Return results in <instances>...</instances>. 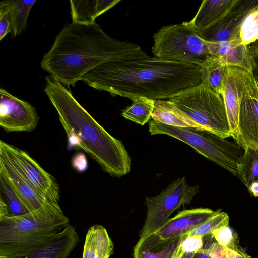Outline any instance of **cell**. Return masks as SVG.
I'll return each mask as SVG.
<instances>
[{"mask_svg": "<svg viewBox=\"0 0 258 258\" xmlns=\"http://www.w3.org/2000/svg\"><path fill=\"white\" fill-rule=\"evenodd\" d=\"M149 131L151 135L164 134L181 141L237 177V166L244 150L236 142L206 130L172 126L153 120L149 123Z\"/></svg>", "mask_w": 258, "mask_h": 258, "instance_id": "cell-5", "label": "cell"}, {"mask_svg": "<svg viewBox=\"0 0 258 258\" xmlns=\"http://www.w3.org/2000/svg\"><path fill=\"white\" fill-rule=\"evenodd\" d=\"M231 137L236 133L241 99V83L238 68L228 67L222 93Z\"/></svg>", "mask_w": 258, "mask_h": 258, "instance_id": "cell-14", "label": "cell"}, {"mask_svg": "<svg viewBox=\"0 0 258 258\" xmlns=\"http://www.w3.org/2000/svg\"><path fill=\"white\" fill-rule=\"evenodd\" d=\"M79 240L75 228L69 224L50 243L25 258H68Z\"/></svg>", "mask_w": 258, "mask_h": 258, "instance_id": "cell-16", "label": "cell"}, {"mask_svg": "<svg viewBox=\"0 0 258 258\" xmlns=\"http://www.w3.org/2000/svg\"><path fill=\"white\" fill-rule=\"evenodd\" d=\"M59 204L0 218V258H25L50 243L68 225Z\"/></svg>", "mask_w": 258, "mask_h": 258, "instance_id": "cell-4", "label": "cell"}, {"mask_svg": "<svg viewBox=\"0 0 258 258\" xmlns=\"http://www.w3.org/2000/svg\"><path fill=\"white\" fill-rule=\"evenodd\" d=\"M192 258H210L209 256L206 247H204L201 250L195 252Z\"/></svg>", "mask_w": 258, "mask_h": 258, "instance_id": "cell-34", "label": "cell"}, {"mask_svg": "<svg viewBox=\"0 0 258 258\" xmlns=\"http://www.w3.org/2000/svg\"><path fill=\"white\" fill-rule=\"evenodd\" d=\"M120 0L70 1L72 22L81 24L95 22V19L111 9Z\"/></svg>", "mask_w": 258, "mask_h": 258, "instance_id": "cell-19", "label": "cell"}, {"mask_svg": "<svg viewBox=\"0 0 258 258\" xmlns=\"http://www.w3.org/2000/svg\"><path fill=\"white\" fill-rule=\"evenodd\" d=\"M240 38L243 45L248 44L258 38V10L248 15L242 22Z\"/></svg>", "mask_w": 258, "mask_h": 258, "instance_id": "cell-26", "label": "cell"}, {"mask_svg": "<svg viewBox=\"0 0 258 258\" xmlns=\"http://www.w3.org/2000/svg\"><path fill=\"white\" fill-rule=\"evenodd\" d=\"M10 215L7 204L4 200L2 195L0 197V218Z\"/></svg>", "mask_w": 258, "mask_h": 258, "instance_id": "cell-33", "label": "cell"}, {"mask_svg": "<svg viewBox=\"0 0 258 258\" xmlns=\"http://www.w3.org/2000/svg\"><path fill=\"white\" fill-rule=\"evenodd\" d=\"M206 248L210 258H227L225 248L215 240L206 246Z\"/></svg>", "mask_w": 258, "mask_h": 258, "instance_id": "cell-31", "label": "cell"}, {"mask_svg": "<svg viewBox=\"0 0 258 258\" xmlns=\"http://www.w3.org/2000/svg\"><path fill=\"white\" fill-rule=\"evenodd\" d=\"M113 248L106 229L101 225H95L87 233L82 258H109Z\"/></svg>", "mask_w": 258, "mask_h": 258, "instance_id": "cell-18", "label": "cell"}, {"mask_svg": "<svg viewBox=\"0 0 258 258\" xmlns=\"http://www.w3.org/2000/svg\"><path fill=\"white\" fill-rule=\"evenodd\" d=\"M241 81V99L233 138L244 150H258V84L249 72L242 74Z\"/></svg>", "mask_w": 258, "mask_h": 258, "instance_id": "cell-9", "label": "cell"}, {"mask_svg": "<svg viewBox=\"0 0 258 258\" xmlns=\"http://www.w3.org/2000/svg\"><path fill=\"white\" fill-rule=\"evenodd\" d=\"M82 81L112 96L131 99L143 96L157 100L202 82L200 67L156 57L129 61H111L86 73Z\"/></svg>", "mask_w": 258, "mask_h": 258, "instance_id": "cell-2", "label": "cell"}, {"mask_svg": "<svg viewBox=\"0 0 258 258\" xmlns=\"http://www.w3.org/2000/svg\"><path fill=\"white\" fill-rule=\"evenodd\" d=\"M237 166V177L251 195L258 197V150L246 148Z\"/></svg>", "mask_w": 258, "mask_h": 258, "instance_id": "cell-21", "label": "cell"}, {"mask_svg": "<svg viewBox=\"0 0 258 258\" xmlns=\"http://www.w3.org/2000/svg\"><path fill=\"white\" fill-rule=\"evenodd\" d=\"M185 236L168 241L160 240L153 233L140 238L134 249V257L169 258L180 246Z\"/></svg>", "mask_w": 258, "mask_h": 258, "instance_id": "cell-15", "label": "cell"}, {"mask_svg": "<svg viewBox=\"0 0 258 258\" xmlns=\"http://www.w3.org/2000/svg\"><path fill=\"white\" fill-rule=\"evenodd\" d=\"M220 210L198 208L181 211L153 233L163 241L178 238L193 231Z\"/></svg>", "mask_w": 258, "mask_h": 258, "instance_id": "cell-12", "label": "cell"}, {"mask_svg": "<svg viewBox=\"0 0 258 258\" xmlns=\"http://www.w3.org/2000/svg\"><path fill=\"white\" fill-rule=\"evenodd\" d=\"M0 189L6 199L10 216H18L30 213L20 197L1 177Z\"/></svg>", "mask_w": 258, "mask_h": 258, "instance_id": "cell-24", "label": "cell"}, {"mask_svg": "<svg viewBox=\"0 0 258 258\" xmlns=\"http://www.w3.org/2000/svg\"><path fill=\"white\" fill-rule=\"evenodd\" d=\"M12 31V22L8 12L0 8V40Z\"/></svg>", "mask_w": 258, "mask_h": 258, "instance_id": "cell-29", "label": "cell"}, {"mask_svg": "<svg viewBox=\"0 0 258 258\" xmlns=\"http://www.w3.org/2000/svg\"><path fill=\"white\" fill-rule=\"evenodd\" d=\"M0 177L11 186L30 212L51 204H58L45 198L34 189L2 149H0Z\"/></svg>", "mask_w": 258, "mask_h": 258, "instance_id": "cell-13", "label": "cell"}, {"mask_svg": "<svg viewBox=\"0 0 258 258\" xmlns=\"http://www.w3.org/2000/svg\"><path fill=\"white\" fill-rule=\"evenodd\" d=\"M73 167L78 172H83L88 168V161L86 156L83 152L76 153L72 160Z\"/></svg>", "mask_w": 258, "mask_h": 258, "instance_id": "cell-30", "label": "cell"}, {"mask_svg": "<svg viewBox=\"0 0 258 258\" xmlns=\"http://www.w3.org/2000/svg\"><path fill=\"white\" fill-rule=\"evenodd\" d=\"M152 120L179 127H194L204 130L188 115L169 100H154Z\"/></svg>", "mask_w": 258, "mask_h": 258, "instance_id": "cell-17", "label": "cell"}, {"mask_svg": "<svg viewBox=\"0 0 258 258\" xmlns=\"http://www.w3.org/2000/svg\"><path fill=\"white\" fill-rule=\"evenodd\" d=\"M225 225H229V217L226 212L221 210L187 235L204 237L211 235L214 230Z\"/></svg>", "mask_w": 258, "mask_h": 258, "instance_id": "cell-25", "label": "cell"}, {"mask_svg": "<svg viewBox=\"0 0 258 258\" xmlns=\"http://www.w3.org/2000/svg\"><path fill=\"white\" fill-rule=\"evenodd\" d=\"M200 67L202 82L213 92L222 96L228 66L218 58L209 55Z\"/></svg>", "mask_w": 258, "mask_h": 258, "instance_id": "cell-20", "label": "cell"}, {"mask_svg": "<svg viewBox=\"0 0 258 258\" xmlns=\"http://www.w3.org/2000/svg\"><path fill=\"white\" fill-rule=\"evenodd\" d=\"M206 131L224 138L231 137L222 95L202 82L174 94L168 99Z\"/></svg>", "mask_w": 258, "mask_h": 258, "instance_id": "cell-6", "label": "cell"}, {"mask_svg": "<svg viewBox=\"0 0 258 258\" xmlns=\"http://www.w3.org/2000/svg\"><path fill=\"white\" fill-rule=\"evenodd\" d=\"M227 258H252L239 247L225 248Z\"/></svg>", "mask_w": 258, "mask_h": 258, "instance_id": "cell-32", "label": "cell"}, {"mask_svg": "<svg viewBox=\"0 0 258 258\" xmlns=\"http://www.w3.org/2000/svg\"><path fill=\"white\" fill-rule=\"evenodd\" d=\"M131 100L133 103L123 109L122 116L126 119L143 125L152 118L154 100L143 96H134Z\"/></svg>", "mask_w": 258, "mask_h": 258, "instance_id": "cell-23", "label": "cell"}, {"mask_svg": "<svg viewBox=\"0 0 258 258\" xmlns=\"http://www.w3.org/2000/svg\"><path fill=\"white\" fill-rule=\"evenodd\" d=\"M37 0H7L0 3V8L6 10L12 22L11 38L21 34L25 29L30 10Z\"/></svg>", "mask_w": 258, "mask_h": 258, "instance_id": "cell-22", "label": "cell"}, {"mask_svg": "<svg viewBox=\"0 0 258 258\" xmlns=\"http://www.w3.org/2000/svg\"><path fill=\"white\" fill-rule=\"evenodd\" d=\"M153 39L152 52L160 59L200 66L210 55L207 42L188 22L163 26Z\"/></svg>", "mask_w": 258, "mask_h": 258, "instance_id": "cell-7", "label": "cell"}, {"mask_svg": "<svg viewBox=\"0 0 258 258\" xmlns=\"http://www.w3.org/2000/svg\"><path fill=\"white\" fill-rule=\"evenodd\" d=\"M204 237L200 236L185 235L180 246L184 252L195 253L204 248Z\"/></svg>", "mask_w": 258, "mask_h": 258, "instance_id": "cell-28", "label": "cell"}, {"mask_svg": "<svg viewBox=\"0 0 258 258\" xmlns=\"http://www.w3.org/2000/svg\"><path fill=\"white\" fill-rule=\"evenodd\" d=\"M0 149L6 153L21 176L34 189L45 198L59 202V186L56 179L27 152L3 140L0 141Z\"/></svg>", "mask_w": 258, "mask_h": 258, "instance_id": "cell-10", "label": "cell"}, {"mask_svg": "<svg viewBox=\"0 0 258 258\" xmlns=\"http://www.w3.org/2000/svg\"><path fill=\"white\" fill-rule=\"evenodd\" d=\"M137 44L115 39L96 22L67 23L40 62L41 68L68 86H74L93 68L111 61L149 58Z\"/></svg>", "mask_w": 258, "mask_h": 258, "instance_id": "cell-1", "label": "cell"}, {"mask_svg": "<svg viewBox=\"0 0 258 258\" xmlns=\"http://www.w3.org/2000/svg\"><path fill=\"white\" fill-rule=\"evenodd\" d=\"M194 253L183 252L180 258H192Z\"/></svg>", "mask_w": 258, "mask_h": 258, "instance_id": "cell-36", "label": "cell"}, {"mask_svg": "<svg viewBox=\"0 0 258 258\" xmlns=\"http://www.w3.org/2000/svg\"><path fill=\"white\" fill-rule=\"evenodd\" d=\"M212 237L224 248H235L239 246L238 236L231 229L229 225L222 226L214 230Z\"/></svg>", "mask_w": 258, "mask_h": 258, "instance_id": "cell-27", "label": "cell"}, {"mask_svg": "<svg viewBox=\"0 0 258 258\" xmlns=\"http://www.w3.org/2000/svg\"><path fill=\"white\" fill-rule=\"evenodd\" d=\"M45 79L44 92L57 112L67 137H77L80 148L110 175L120 177L129 173L131 159L122 141L100 125L64 84L51 76Z\"/></svg>", "mask_w": 258, "mask_h": 258, "instance_id": "cell-3", "label": "cell"}, {"mask_svg": "<svg viewBox=\"0 0 258 258\" xmlns=\"http://www.w3.org/2000/svg\"><path fill=\"white\" fill-rule=\"evenodd\" d=\"M39 117L29 103L0 89V126L6 132H29L37 125Z\"/></svg>", "mask_w": 258, "mask_h": 258, "instance_id": "cell-11", "label": "cell"}, {"mask_svg": "<svg viewBox=\"0 0 258 258\" xmlns=\"http://www.w3.org/2000/svg\"><path fill=\"white\" fill-rule=\"evenodd\" d=\"M183 252H184L180 245L174 253L169 258H180Z\"/></svg>", "mask_w": 258, "mask_h": 258, "instance_id": "cell-35", "label": "cell"}, {"mask_svg": "<svg viewBox=\"0 0 258 258\" xmlns=\"http://www.w3.org/2000/svg\"><path fill=\"white\" fill-rule=\"evenodd\" d=\"M199 191V186L187 184L185 177L172 182L159 195L146 197L147 213L140 238L155 232L181 205L188 204Z\"/></svg>", "mask_w": 258, "mask_h": 258, "instance_id": "cell-8", "label": "cell"}]
</instances>
